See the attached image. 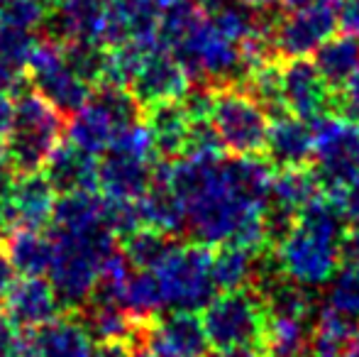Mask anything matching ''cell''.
Listing matches in <instances>:
<instances>
[{
    "label": "cell",
    "mask_w": 359,
    "mask_h": 357,
    "mask_svg": "<svg viewBox=\"0 0 359 357\" xmlns=\"http://www.w3.org/2000/svg\"><path fill=\"white\" fill-rule=\"evenodd\" d=\"M67 67L86 86H103L105 72H108V47L93 42H76L62 47Z\"/></svg>",
    "instance_id": "1f68e13d"
},
{
    "label": "cell",
    "mask_w": 359,
    "mask_h": 357,
    "mask_svg": "<svg viewBox=\"0 0 359 357\" xmlns=\"http://www.w3.org/2000/svg\"><path fill=\"white\" fill-rule=\"evenodd\" d=\"M54 257L49 279L59 296V304L76 314L100 281L103 262L118 250L115 235L108 228H95L90 233H62L54 230Z\"/></svg>",
    "instance_id": "3957f363"
},
{
    "label": "cell",
    "mask_w": 359,
    "mask_h": 357,
    "mask_svg": "<svg viewBox=\"0 0 359 357\" xmlns=\"http://www.w3.org/2000/svg\"><path fill=\"white\" fill-rule=\"evenodd\" d=\"M208 357H266L264 350L259 345H252V348H230V350H215L208 353Z\"/></svg>",
    "instance_id": "7dc6e473"
},
{
    "label": "cell",
    "mask_w": 359,
    "mask_h": 357,
    "mask_svg": "<svg viewBox=\"0 0 359 357\" xmlns=\"http://www.w3.org/2000/svg\"><path fill=\"white\" fill-rule=\"evenodd\" d=\"M18 340H20V330L8 318L5 309H0V357L13 355V350L18 348Z\"/></svg>",
    "instance_id": "b9f144b4"
},
{
    "label": "cell",
    "mask_w": 359,
    "mask_h": 357,
    "mask_svg": "<svg viewBox=\"0 0 359 357\" xmlns=\"http://www.w3.org/2000/svg\"><path fill=\"white\" fill-rule=\"evenodd\" d=\"M274 172L257 157L171 162L169 186L186 215V233L198 245L269 250L264 213Z\"/></svg>",
    "instance_id": "6da1fadb"
},
{
    "label": "cell",
    "mask_w": 359,
    "mask_h": 357,
    "mask_svg": "<svg viewBox=\"0 0 359 357\" xmlns=\"http://www.w3.org/2000/svg\"><path fill=\"white\" fill-rule=\"evenodd\" d=\"M345 218L327 196H318L298 213L293 228L274 248V262L288 281L311 289L323 286L340 267Z\"/></svg>",
    "instance_id": "7a4b0ae2"
},
{
    "label": "cell",
    "mask_w": 359,
    "mask_h": 357,
    "mask_svg": "<svg viewBox=\"0 0 359 357\" xmlns=\"http://www.w3.org/2000/svg\"><path fill=\"white\" fill-rule=\"evenodd\" d=\"M313 323L306 318L266 316L262 350L266 357H303L308 353Z\"/></svg>",
    "instance_id": "83f0119b"
},
{
    "label": "cell",
    "mask_w": 359,
    "mask_h": 357,
    "mask_svg": "<svg viewBox=\"0 0 359 357\" xmlns=\"http://www.w3.org/2000/svg\"><path fill=\"white\" fill-rule=\"evenodd\" d=\"M159 15L161 10L151 0H105V47L120 44H159Z\"/></svg>",
    "instance_id": "5bb4252c"
},
{
    "label": "cell",
    "mask_w": 359,
    "mask_h": 357,
    "mask_svg": "<svg viewBox=\"0 0 359 357\" xmlns=\"http://www.w3.org/2000/svg\"><path fill=\"white\" fill-rule=\"evenodd\" d=\"M93 357H135V353L128 340H113V343H98Z\"/></svg>",
    "instance_id": "bcb514c9"
},
{
    "label": "cell",
    "mask_w": 359,
    "mask_h": 357,
    "mask_svg": "<svg viewBox=\"0 0 359 357\" xmlns=\"http://www.w3.org/2000/svg\"><path fill=\"white\" fill-rule=\"evenodd\" d=\"M27 79L32 90H37L44 100L54 105L67 120L79 115L90 100V86H86L79 76L67 67V59L59 44L39 42L27 64Z\"/></svg>",
    "instance_id": "9c48e42d"
},
{
    "label": "cell",
    "mask_w": 359,
    "mask_h": 357,
    "mask_svg": "<svg viewBox=\"0 0 359 357\" xmlns=\"http://www.w3.org/2000/svg\"><path fill=\"white\" fill-rule=\"evenodd\" d=\"M52 5L49 0H3L0 3V27L32 32L34 27H44Z\"/></svg>",
    "instance_id": "836d02e7"
},
{
    "label": "cell",
    "mask_w": 359,
    "mask_h": 357,
    "mask_svg": "<svg viewBox=\"0 0 359 357\" xmlns=\"http://www.w3.org/2000/svg\"><path fill=\"white\" fill-rule=\"evenodd\" d=\"M15 130V98L0 93V144L8 142Z\"/></svg>",
    "instance_id": "7bdbcfd3"
},
{
    "label": "cell",
    "mask_w": 359,
    "mask_h": 357,
    "mask_svg": "<svg viewBox=\"0 0 359 357\" xmlns=\"http://www.w3.org/2000/svg\"><path fill=\"white\" fill-rule=\"evenodd\" d=\"M103 208L105 198L95 191H76L62 194L54 206V230L62 233H90L103 228Z\"/></svg>",
    "instance_id": "603a6c76"
},
{
    "label": "cell",
    "mask_w": 359,
    "mask_h": 357,
    "mask_svg": "<svg viewBox=\"0 0 359 357\" xmlns=\"http://www.w3.org/2000/svg\"><path fill=\"white\" fill-rule=\"evenodd\" d=\"M25 74L13 69L3 57H0V93L5 95H20L25 90Z\"/></svg>",
    "instance_id": "60d3db41"
},
{
    "label": "cell",
    "mask_w": 359,
    "mask_h": 357,
    "mask_svg": "<svg viewBox=\"0 0 359 357\" xmlns=\"http://www.w3.org/2000/svg\"><path fill=\"white\" fill-rule=\"evenodd\" d=\"M335 203H337V208H340L345 223L352 225V230H359V184L350 186L345 194L337 196Z\"/></svg>",
    "instance_id": "ab89813d"
},
{
    "label": "cell",
    "mask_w": 359,
    "mask_h": 357,
    "mask_svg": "<svg viewBox=\"0 0 359 357\" xmlns=\"http://www.w3.org/2000/svg\"><path fill=\"white\" fill-rule=\"evenodd\" d=\"M210 123L222 140V147L237 157H257L266 152L271 115L242 86L213 88Z\"/></svg>",
    "instance_id": "8992f818"
},
{
    "label": "cell",
    "mask_w": 359,
    "mask_h": 357,
    "mask_svg": "<svg viewBox=\"0 0 359 357\" xmlns=\"http://www.w3.org/2000/svg\"><path fill=\"white\" fill-rule=\"evenodd\" d=\"M151 3H154L159 10H164V8H169L171 3H176V0H151Z\"/></svg>",
    "instance_id": "f5cc1de1"
},
{
    "label": "cell",
    "mask_w": 359,
    "mask_h": 357,
    "mask_svg": "<svg viewBox=\"0 0 359 357\" xmlns=\"http://www.w3.org/2000/svg\"><path fill=\"white\" fill-rule=\"evenodd\" d=\"M103 32L105 0H57L44 22L47 42H54L59 47L76 42L103 44Z\"/></svg>",
    "instance_id": "4fadbf2b"
},
{
    "label": "cell",
    "mask_w": 359,
    "mask_h": 357,
    "mask_svg": "<svg viewBox=\"0 0 359 357\" xmlns=\"http://www.w3.org/2000/svg\"><path fill=\"white\" fill-rule=\"evenodd\" d=\"M286 10H298V8H311V5H340L342 0H281Z\"/></svg>",
    "instance_id": "c3c4849f"
},
{
    "label": "cell",
    "mask_w": 359,
    "mask_h": 357,
    "mask_svg": "<svg viewBox=\"0 0 359 357\" xmlns=\"http://www.w3.org/2000/svg\"><path fill=\"white\" fill-rule=\"evenodd\" d=\"M320 181H318L316 172H308L306 167L298 169H279L271 181V196L269 206L271 208L286 210V213L296 215L301 213L306 206L320 196Z\"/></svg>",
    "instance_id": "cb8c5ba5"
},
{
    "label": "cell",
    "mask_w": 359,
    "mask_h": 357,
    "mask_svg": "<svg viewBox=\"0 0 359 357\" xmlns=\"http://www.w3.org/2000/svg\"><path fill=\"white\" fill-rule=\"evenodd\" d=\"M313 64L320 72V76L325 79L330 90H342L359 67V39L350 37V34L330 37L316 52Z\"/></svg>",
    "instance_id": "484cf974"
},
{
    "label": "cell",
    "mask_w": 359,
    "mask_h": 357,
    "mask_svg": "<svg viewBox=\"0 0 359 357\" xmlns=\"http://www.w3.org/2000/svg\"><path fill=\"white\" fill-rule=\"evenodd\" d=\"M337 29L335 5H311L288 10L269 27V42L284 59H306L316 54Z\"/></svg>",
    "instance_id": "30bf717a"
},
{
    "label": "cell",
    "mask_w": 359,
    "mask_h": 357,
    "mask_svg": "<svg viewBox=\"0 0 359 357\" xmlns=\"http://www.w3.org/2000/svg\"><path fill=\"white\" fill-rule=\"evenodd\" d=\"M203 330L215 350L259 345L266 328V311L255 289L225 291L203 309Z\"/></svg>",
    "instance_id": "ba28073f"
},
{
    "label": "cell",
    "mask_w": 359,
    "mask_h": 357,
    "mask_svg": "<svg viewBox=\"0 0 359 357\" xmlns=\"http://www.w3.org/2000/svg\"><path fill=\"white\" fill-rule=\"evenodd\" d=\"M179 245L176 238H169L164 233H156L151 228L137 230V233L128 235L120 243L125 260L130 262L133 269H144V271H156L164 264V260L174 252V248Z\"/></svg>",
    "instance_id": "f546056e"
},
{
    "label": "cell",
    "mask_w": 359,
    "mask_h": 357,
    "mask_svg": "<svg viewBox=\"0 0 359 357\" xmlns=\"http://www.w3.org/2000/svg\"><path fill=\"white\" fill-rule=\"evenodd\" d=\"M259 255L235 245H222L213 252V281L222 291L252 289L259 274Z\"/></svg>",
    "instance_id": "4316f807"
},
{
    "label": "cell",
    "mask_w": 359,
    "mask_h": 357,
    "mask_svg": "<svg viewBox=\"0 0 359 357\" xmlns=\"http://www.w3.org/2000/svg\"><path fill=\"white\" fill-rule=\"evenodd\" d=\"M29 340L34 357H93L95 353L93 340L76 314L54 318L52 323L29 333Z\"/></svg>",
    "instance_id": "44dd1931"
},
{
    "label": "cell",
    "mask_w": 359,
    "mask_h": 357,
    "mask_svg": "<svg viewBox=\"0 0 359 357\" xmlns=\"http://www.w3.org/2000/svg\"><path fill=\"white\" fill-rule=\"evenodd\" d=\"M98 286H103V284H98ZM105 289H108L110 294L115 296V301L137 321L156 318L159 311L164 309V299H161V286H159V279H156V271L130 269V274L123 279V284L115 286V289L105 286Z\"/></svg>",
    "instance_id": "7402d4cb"
},
{
    "label": "cell",
    "mask_w": 359,
    "mask_h": 357,
    "mask_svg": "<svg viewBox=\"0 0 359 357\" xmlns=\"http://www.w3.org/2000/svg\"><path fill=\"white\" fill-rule=\"evenodd\" d=\"M10 357H34V350H32V340H29V333H20V340H18V348L13 350Z\"/></svg>",
    "instance_id": "681fc988"
},
{
    "label": "cell",
    "mask_w": 359,
    "mask_h": 357,
    "mask_svg": "<svg viewBox=\"0 0 359 357\" xmlns=\"http://www.w3.org/2000/svg\"><path fill=\"white\" fill-rule=\"evenodd\" d=\"M164 309L174 314H196L215 299L213 252L198 243H179L156 269Z\"/></svg>",
    "instance_id": "5b68a950"
},
{
    "label": "cell",
    "mask_w": 359,
    "mask_h": 357,
    "mask_svg": "<svg viewBox=\"0 0 359 357\" xmlns=\"http://www.w3.org/2000/svg\"><path fill=\"white\" fill-rule=\"evenodd\" d=\"M15 284H18V269L13 267L8 250H5V243L0 240V299H5Z\"/></svg>",
    "instance_id": "ee69618b"
},
{
    "label": "cell",
    "mask_w": 359,
    "mask_h": 357,
    "mask_svg": "<svg viewBox=\"0 0 359 357\" xmlns=\"http://www.w3.org/2000/svg\"><path fill=\"white\" fill-rule=\"evenodd\" d=\"M44 177L62 194L98 189V159L72 142H62L44 164Z\"/></svg>",
    "instance_id": "ac0fdd59"
},
{
    "label": "cell",
    "mask_w": 359,
    "mask_h": 357,
    "mask_svg": "<svg viewBox=\"0 0 359 357\" xmlns=\"http://www.w3.org/2000/svg\"><path fill=\"white\" fill-rule=\"evenodd\" d=\"M340 110H342V118H347L355 125H359V67L350 76V81L345 83V88H342Z\"/></svg>",
    "instance_id": "74e56055"
},
{
    "label": "cell",
    "mask_w": 359,
    "mask_h": 357,
    "mask_svg": "<svg viewBox=\"0 0 359 357\" xmlns=\"http://www.w3.org/2000/svg\"><path fill=\"white\" fill-rule=\"evenodd\" d=\"M325 309L347 321H359V264H340L325 291Z\"/></svg>",
    "instance_id": "d6a6232c"
},
{
    "label": "cell",
    "mask_w": 359,
    "mask_h": 357,
    "mask_svg": "<svg viewBox=\"0 0 359 357\" xmlns=\"http://www.w3.org/2000/svg\"><path fill=\"white\" fill-rule=\"evenodd\" d=\"M54 206H57V191L52 189L44 174L18 177L5 203L0 206V225L10 233H18V230L42 233L52 223Z\"/></svg>",
    "instance_id": "8fae6325"
},
{
    "label": "cell",
    "mask_w": 359,
    "mask_h": 357,
    "mask_svg": "<svg viewBox=\"0 0 359 357\" xmlns=\"http://www.w3.org/2000/svg\"><path fill=\"white\" fill-rule=\"evenodd\" d=\"M154 159L110 147L98 162V186L105 198L140 201L154 184Z\"/></svg>",
    "instance_id": "9a60e30c"
},
{
    "label": "cell",
    "mask_w": 359,
    "mask_h": 357,
    "mask_svg": "<svg viewBox=\"0 0 359 357\" xmlns=\"http://www.w3.org/2000/svg\"><path fill=\"white\" fill-rule=\"evenodd\" d=\"M340 264H359V230L345 233L340 243Z\"/></svg>",
    "instance_id": "f6af8a7d"
},
{
    "label": "cell",
    "mask_w": 359,
    "mask_h": 357,
    "mask_svg": "<svg viewBox=\"0 0 359 357\" xmlns=\"http://www.w3.org/2000/svg\"><path fill=\"white\" fill-rule=\"evenodd\" d=\"M281 76V103L284 113L313 123L318 118H325L327 108L332 103V90L316 69V64L308 59H286L279 64Z\"/></svg>",
    "instance_id": "7c38bea8"
},
{
    "label": "cell",
    "mask_w": 359,
    "mask_h": 357,
    "mask_svg": "<svg viewBox=\"0 0 359 357\" xmlns=\"http://www.w3.org/2000/svg\"><path fill=\"white\" fill-rule=\"evenodd\" d=\"M222 140L213 128L210 118L191 120L189 140H186V159H222Z\"/></svg>",
    "instance_id": "d590c367"
},
{
    "label": "cell",
    "mask_w": 359,
    "mask_h": 357,
    "mask_svg": "<svg viewBox=\"0 0 359 357\" xmlns=\"http://www.w3.org/2000/svg\"><path fill=\"white\" fill-rule=\"evenodd\" d=\"M355 323L335 311L323 309L313 323L311 343H308V357H342L350 338L355 335Z\"/></svg>",
    "instance_id": "4dcf8cb0"
},
{
    "label": "cell",
    "mask_w": 359,
    "mask_h": 357,
    "mask_svg": "<svg viewBox=\"0 0 359 357\" xmlns=\"http://www.w3.org/2000/svg\"><path fill=\"white\" fill-rule=\"evenodd\" d=\"M103 225L115 238H128V235L144 230V215L140 201H118L105 198L103 208Z\"/></svg>",
    "instance_id": "e575fe53"
},
{
    "label": "cell",
    "mask_w": 359,
    "mask_h": 357,
    "mask_svg": "<svg viewBox=\"0 0 359 357\" xmlns=\"http://www.w3.org/2000/svg\"><path fill=\"white\" fill-rule=\"evenodd\" d=\"M189 88L191 79L186 74V69L161 44L147 54L142 69L137 72L133 86H130V90L137 95V100L144 108L166 103V100H181Z\"/></svg>",
    "instance_id": "2e32d148"
},
{
    "label": "cell",
    "mask_w": 359,
    "mask_h": 357,
    "mask_svg": "<svg viewBox=\"0 0 359 357\" xmlns=\"http://www.w3.org/2000/svg\"><path fill=\"white\" fill-rule=\"evenodd\" d=\"M311 125L316 135V177L327 198L335 201L350 186L359 184V125L330 115Z\"/></svg>",
    "instance_id": "52a82bcc"
},
{
    "label": "cell",
    "mask_w": 359,
    "mask_h": 357,
    "mask_svg": "<svg viewBox=\"0 0 359 357\" xmlns=\"http://www.w3.org/2000/svg\"><path fill=\"white\" fill-rule=\"evenodd\" d=\"M144 125L151 135L156 157H161L164 162H174L179 154H184L191 118L181 100H166V103L144 108Z\"/></svg>",
    "instance_id": "ffe728a7"
},
{
    "label": "cell",
    "mask_w": 359,
    "mask_h": 357,
    "mask_svg": "<svg viewBox=\"0 0 359 357\" xmlns=\"http://www.w3.org/2000/svg\"><path fill=\"white\" fill-rule=\"evenodd\" d=\"M342 357H359V333H355L350 338V343H347L345 355H342Z\"/></svg>",
    "instance_id": "816d5d0a"
},
{
    "label": "cell",
    "mask_w": 359,
    "mask_h": 357,
    "mask_svg": "<svg viewBox=\"0 0 359 357\" xmlns=\"http://www.w3.org/2000/svg\"><path fill=\"white\" fill-rule=\"evenodd\" d=\"M59 296L52 281L42 276H22L5 296V314L20 333H34L59 318Z\"/></svg>",
    "instance_id": "e0dca14e"
},
{
    "label": "cell",
    "mask_w": 359,
    "mask_h": 357,
    "mask_svg": "<svg viewBox=\"0 0 359 357\" xmlns=\"http://www.w3.org/2000/svg\"><path fill=\"white\" fill-rule=\"evenodd\" d=\"M5 243V250L10 255V262L22 276H42L49 274L54 257L52 235L34 233V230H18L10 233Z\"/></svg>",
    "instance_id": "d4e9b609"
},
{
    "label": "cell",
    "mask_w": 359,
    "mask_h": 357,
    "mask_svg": "<svg viewBox=\"0 0 359 357\" xmlns=\"http://www.w3.org/2000/svg\"><path fill=\"white\" fill-rule=\"evenodd\" d=\"M67 123L69 120L37 90L25 88L15 95V130L5 142L15 177L42 172L52 152L62 144Z\"/></svg>",
    "instance_id": "277c9868"
},
{
    "label": "cell",
    "mask_w": 359,
    "mask_h": 357,
    "mask_svg": "<svg viewBox=\"0 0 359 357\" xmlns=\"http://www.w3.org/2000/svg\"><path fill=\"white\" fill-rule=\"evenodd\" d=\"M316 152V135L313 125L293 115H279L271 120L269 137H266V154L281 169L306 167Z\"/></svg>",
    "instance_id": "d6986e66"
},
{
    "label": "cell",
    "mask_w": 359,
    "mask_h": 357,
    "mask_svg": "<svg viewBox=\"0 0 359 357\" xmlns=\"http://www.w3.org/2000/svg\"><path fill=\"white\" fill-rule=\"evenodd\" d=\"M115 137H118V133H115L108 115L90 100L79 115L69 120V140L88 154H103L115 142Z\"/></svg>",
    "instance_id": "f1b7e54d"
},
{
    "label": "cell",
    "mask_w": 359,
    "mask_h": 357,
    "mask_svg": "<svg viewBox=\"0 0 359 357\" xmlns=\"http://www.w3.org/2000/svg\"><path fill=\"white\" fill-rule=\"evenodd\" d=\"M37 39L32 32H20V29L0 27V57L18 72H27V64L32 52L37 49Z\"/></svg>",
    "instance_id": "8d00e7d4"
},
{
    "label": "cell",
    "mask_w": 359,
    "mask_h": 357,
    "mask_svg": "<svg viewBox=\"0 0 359 357\" xmlns=\"http://www.w3.org/2000/svg\"><path fill=\"white\" fill-rule=\"evenodd\" d=\"M337 27L342 34L359 39V0H342L337 5Z\"/></svg>",
    "instance_id": "f35d334b"
},
{
    "label": "cell",
    "mask_w": 359,
    "mask_h": 357,
    "mask_svg": "<svg viewBox=\"0 0 359 357\" xmlns=\"http://www.w3.org/2000/svg\"><path fill=\"white\" fill-rule=\"evenodd\" d=\"M240 3H245V5H250V8L259 10V13H264V10L274 8V5L279 3V0H240Z\"/></svg>",
    "instance_id": "f907efd6"
}]
</instances>
